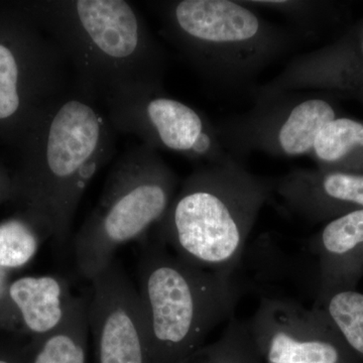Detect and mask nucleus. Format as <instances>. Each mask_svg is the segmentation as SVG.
I'll return each instance as SVG.
<instances>
[{
	"label": "nucleus",
	"instance_id": "nucleus-1",
	"mask_svg": "<svg viewBox=\"0 0 363 363\" xmlns=\"http://www.w3.org/2000/svg\"><path fill=\"white\" fill-rule=\"evenodd\" d=\"M116 133L99 101L73 86L21 143L25 160L11 193L20 196L26 213L45 227L57 247L68 245L79 203L113 157Z\"/></svg>",
	"mask_w": 363,
	"mask_h": 363
},
{
	"label": "nucleus",
	"instance_id": "nucleus-2",
	"mask_svg": "<svg viewBox=\"0 0 363 363\" xmlns=\"http://www.w3.org/2000/svg\"><path fill=\"white\" fill-rule=\"evenodd\" d=\"M58 47L73 86L98 101L157 91L159 54L138 7L125 0H45L20 6Z\"/></svg>",
	"mask_w": 363,
	"mask_h": 363
},
{
	"label": "nucleus",
	"instance_id": "nucleus-3",
	"mask_svg": "<svg viewBox=\"0 0 363 363\" xmlns=\"http://www.w3.org/2000/svg\"><path fill=\"white\" fill-rule=\"evenodd\" d=\"M138 293L152 363H185L235 317L242 289L234 272L196 267L157 240L140 257Z\"/></svg>",
	"mask_w": 363,
	"mask_h": 363
},
{
	"label": "nucleus",
	"instance_id": "nucleus-4",
	"mask_svg": "<svg viewBox=\"0 0 363 363\" xmlns=\"http://www.w3.org/2000/svg\"><path fill=\"white\" fill-rule=\"evenodd\" d=\"M175 180L147 145L125 150L112 164L99 202L73 238L77 271L92 281L123 245L142 238L164 218Z\"/></svg>",
	"mask_w": 363,
	"mask_h": 363
},
{
	"label": "nucleus",
	"instance_id": "nucleus-5",
	"mask_svg": "<svg viewBox=\"0 0 363 363\" xmlns=\"http://www.w3.org/2000/svg\"><path fill=\"white\" fill-rule=\"evenodd\" d=\"M262 198L247 181L196 175L157 224V240L196 267L234 272Z\"/></svg>",
	"mask_w": 363,
	"mask_h": 363
},
{
	"label": "nucleus",
	"instance_id": "nucleus-6",
	"mask_svg": "<svg viewBox=\"0 0 363 363\" xmlns=\"http://www.w3.org/2000/svg\"><path fill=\"white\" fill-rule=\"evenodd\" d=\"M73 88L66 59L23 11L0 14V130L21 143Z\"/></svg>",
	"mask_w": 363,
	"mask_h": 363
},
{
	"label": "nucleus",
	"instance_id": "nucleus-7",
	"mask_svg": "<svg viewBox=\"0 0 363 363\" xmlns=\"http://www.w3.org/2000/svg\"><path fill=\"white\" fill-rule=\"evenodd\" d=\"M247 322L262 363H362L319 306L262 297Z\"/></svg>",
	"mask_w": 363,
	"mask_h": 363
},
{
	"label": "nucleus",
	"instance_id": "nucleus-8",
	"mask_svg": "<svg viewBox=\"0 0 363 363\" xmlns=\"http://www.w3.org/2000/svg\"><path fill=\"white\" fill-rule=\"evenodd\" d=\"M88 321L97 363H152L138 289L116 262L91 281Z\"/></svg>",
	"mask_w": 363,
	"mask_h": 363
},
{
	"label": "nucleus",
	"instance_id": "nucleus-9",
	"mask_svg": "<svg viewBox=\"0 0 363 363\" xmlns=\"http://www.w3.org/2000/svg\"><path fill=\"white\" fill-rule=\"evenodd\" d=\"M104 104L117 133L138 136L150 147L157 145L195 156L198 140L207 133L195 109L157 91L116 94Z\"/></svg>",
	"mask_w": 363,
	"mask_h": 363
},
{
	"label": "nucleus",
	"instance_id": "nucleus-10",
	"mask_svg": "<svg viewBox=\"0 0 363 363\" xmlns=\"http://www.w3.org/2000/svg\"><path fill=\"white\" fill-rule=\"evenodd\" d=\"M312 250L318 259L315 304L337 291L355 290L363 277V209L329 221Z\"/></svg>",
	"mask_w": 363,
	"mask_h": 363
},
{
	"label": "nucleus",
	"instance_id": "nucleus-11",
	"mask_svg": "<svg viewBox=\"0 0 363 363\" xmlns=\"http://www.w3.org/2000/svg\"><path fill=\"white\" fill-rule=\"evenodd\" d=\"M169 23L191 48L252 39L259 28L257 16L228 0H183L168 9Z\"/></svg>",
	"mask_w": 363,
	"mask_h": 363
},
{
	"label": "nucleus",
	"instance_id": "nucleus-12",
	"mask_svg": "<svg viewBox=\"0 0 363 363\" xmlns=\"http://www.w3.org/2000/svg\"><path fill=\"white\" fill-rule=\"evenodd\" d=\"M284 194L307 214L334 219L363 209V175L331 173L316 181L296 180L286 184Z\"/></svg>",
	"mask_w": 363,
	"mask_h": 363
},
{
	"label": "nucleus",
	"instance_id": "nucleus-13",
	"mask_svg": "<svg viewBox=\"0 0 363 363\" xmlns=\"http://www.w3.org/2000/svg\"><path fill=\"white\" fill-rule=\"evenodd\" d=\"M87 298H74L64 321L54 330L33 338L23 352L25 363H87L89 332Z\"/></svg>",
	"mask_w": 363,
	"mask_h": 363
},
{
	"label": "nucleus",
	"instance_id": "nucleus-14",
	"mask_svg": "<svg viewBox=\"0 0 363 363\" xmlns=\"http://www.w3.org/2000/svg\"><path fill=\"white\" fill-rule=\"evenodd\" d=\"M335 119L331 105L321 99H310L297 105L279 133L281 150L290 156L306 154L314 147L325 125Z\"/></svg>",
	"mask_w": 363,
	"mask_h": 363
},
{
	"label": "nucleus",
	"instance_id": "nucleus-15",
	"mask_svg": "<svg viewBox=\"0 0 363 363\" xmlns=\"http://www.w3.org/2000/svg\"><path fill=\"white\" fill-rule=\"evenodd\" d=\"M185 363H262L247 321L233 317L220 337L204 345Z\"/></svg>",
	"mask_w": 363,
	"mask_h": 363
},
{
	"label": "nucleus",
	"instance_id": "nucleus-16",
	"mask_svg": "<svg viewBox=\"0 0 363 363\" xmlns=\"http://www.w3.org/2000/svg\"><path fill=\"white\" fill-rule=\"evenodd\" d=\"M51 238L45 227L26 213V218H13L0 223V269H18L37 255L40 241Z\"/></svg>",
	"mask_w": 363,
	"mask_h": 363
},
{
	"label": "nucleus",
	"instance_id": "nucleus-17",
	"mask_svg": "<svg viewBox=\"0 0 363 363\" xmlns=\"http://www.w3.org/2000/svg\"><path fill=\"white\" fill-rule=\"evenodd\" d=\"M315 305L324 310L350 350L363 360V294L337 291Z\"/></svg>",
	"mask_w": 363,
	"mask_h": 363
},
{
	"label": "nucleus",
	"instance_id": "nucleus-18",
	"mask_svg": "<svg viewBox=\"0 0 363 363\" xmlns=\"http://www.w3.org/2000/svg\"><path fill=\"white\" fill-rule=\"evenodd\" d=\"M354 147H363V124L350 118H335L324 126L313 150L322 161L334 162Z\"/></svg>",
	"mask_w": 363,
	"mask_h": 363
},
{
	"label": "nucleus",
	"instance_id": "nucleus-19",
	"mask_svg": "<svg viewBox=\"0 0 363 363\" xmlns=\"http://www.w3.org/2000/svg\"><path fill=\"white\" fill-rule=\"evenodd\" d=\"M0 363H25L23 353L11 354V353H0Z\"/></svg>",
	"mask_w": 363,
	"mask_h": 363
},
{
	"label": "nucleus",
	"instance_id": "nucleus-20",
	"mask_svg": "<svg viewBox=\"0 0 363 363\" xmlns=\"http://www.w3.org/2000/svg\"><path fill=\"white\" fill-rule=\"evenodd\" d=\"M2 269H0V296L4 293L6 291V286H4V272H1Z\"/></svg>",
	"mask_w": 363,
	"mask_h": 363
}]
</instances>
